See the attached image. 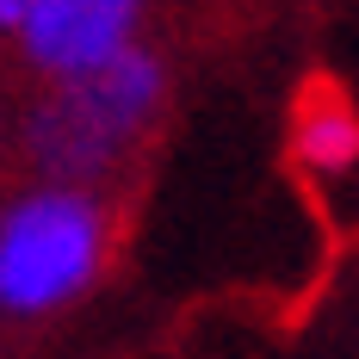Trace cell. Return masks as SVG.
<instances>
[{
    "mask_svg": "<svg viewBox=\"0 0 359 359\" xmlns=\"http://www.w3.org/2000/svg\"><path fill=\"white\" fill-rule=\"evenodd\" d=\"M161 93H168L161 62L143 56V50H124L106 69L62 81L32 111L25 149L56 180H100L143 149V137L161 118Z\"/></svg>",
    "mask_w": 359,
    "mask_h": 359,
    "instance_id": "obj_1",
    "label": "cell"
},
{
    "mask_svg": "<svg viewBox=\"0 0 359 359\" xmlns=\"http://www.w3.org/2000/svg\"><path fill=\"white\" fill-rule=\"evenodd\" d=\"M111 211L100 192L50 186L0 211V304L6 310H56L87 285L111 248Z\"/></svg>",
    "mask_w": 359,
    "mask_h": 359,
    "instance_id": "obj_2",
    "label": "cell"
},
{
    "mask_svg": "<svg viewBox=\"0 0 359 359\" xmlns=\"http://www.w3.org/2000/svg\"><path fill=\"white\" fill-rule=\"evenodd\" d=\"M19 25H25L32 62L74 81V74H93L130 50L137 6H124V0H43V6L19 13Z\"/></svg>",
    "mask_w": 359,
    "mask_h": 359,
    "instance_id": "obj_3",
    "label": "cell"
},
{
    "mask_svg": "<svg viewBox=\"0 0 359 359\" xmlns=\"http://www.w3.org/2000/svg\"><path fill=\"white\" fill-rule=\"evenodd\" d=\"M291 155L310 161L316 174H341L359 161V111L334 74H310L297 87V118H291Z\"/></svg>",
    "mask_w": 359,
    "mask_h": 359,
    "instance_id": "obj_4",
    "label": "cell"
},
{
    "mask_svg": "<svg viewBox=\"0 0 359 359\" xmlns=\"http://www.w3.org/2000/svg\"><path fill=\"white\" fill-rule=\"evenodd\" d=\"M19 13H25V6H6V0H0V25H13Z\"/></svg>",
    "mask_w": 359,
    "mask_h": 359,
    "instance_id": "obj_5",
    "label": "cell"
}]
</instances>
